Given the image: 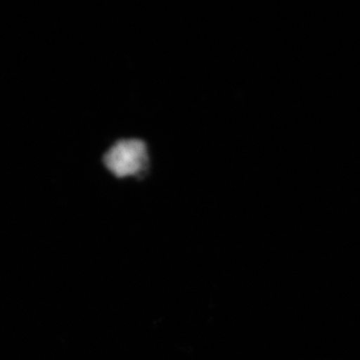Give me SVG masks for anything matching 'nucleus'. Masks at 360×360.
Returning <instances> with one entry per match:
<instances>
[{
	"label": "nucleus",
	"mask_w": 360,
	"mask_h": 360,
	"mask_svg": "<svg viewBox=\"0 0 360 360\" xmlns=\"http://www.w3.org/2000/svg\"><path fill=\"white\" fill-rule=\"evenodd\" d=\"M103 163L111 176L118 180L132 177L142 181L153 168L148 144L136 137L116 139L104 151Z\"/></svg>",
	"instance_id": "1"
}]
</instances>
